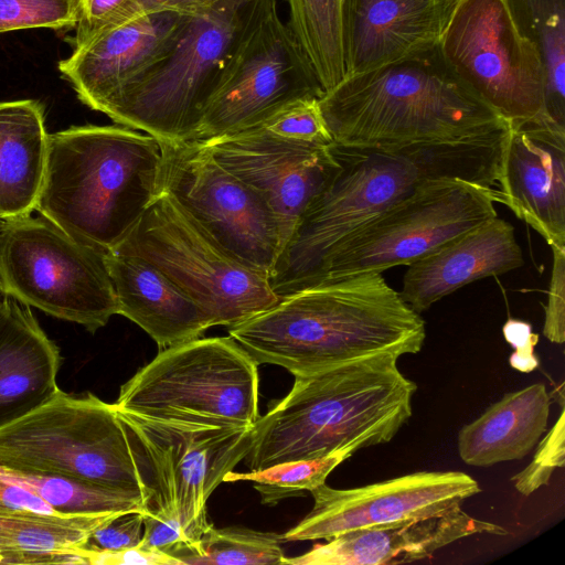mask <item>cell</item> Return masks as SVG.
<instances>
[{"label":"cell","instance_id":"obj_20","mask_svg":"<svg viewBox=\"0 0 565 565\" xmlns=\"http://www.w3.org/2000/svg\"><path fill=\"white\" fill-rule=\"evenodd\" d=\"M455 1L344 0L348 76L435 50Z\"/></svg>","mask_w":565,"mask_h":565},{"label":"cell","instance_id":"obj_46","mask_svg":"<svg viewBox=\"0 0 565 565\" xmlns=\"http://www.w3.org/2000/svg\"><path fill=\"white\" fill-rule=\"evenodd\" d=\"M2 226H3V220H0V233H1Z\"/></svg>","mask_w":565,"mask_h":565},{"label":"cell","instance_id":"obj_43","mask_svg":"<svg viewBox=\"0 0 565 565\" xmlns=\"http://www.w3.org/2000/svg\"><path fill=\"white\" fill-rule=\"evenodd\" d=\"M148 2L178 8L188 12L203 7V0H148Z\"/></svg>","mask_w":565,"mask_h":565},{"label":"cell","instance_id":"obj_4","mask_svg":"<svg viewBox=\"0 0 565 565\" xmlns=\"http://www.w3.org/2000/svg\"><path fill=\"white\" fill-rule=\"evenodd\" d=\"M159 141L125 126L49 134L34 211L103 255L130 233L159 192Z\"/></svg>","mask_w":565,"mask_h":565},{"label":"cell","instance_id":"obj_17","mask_svg":"<svg viewBox=\"0 0 565 565\" xmlns=\"http://www.w3.org/2000/svg\"><path fill=\"white\" fill-rule=\"evenodd\" d=\"M201 141L222 167L265 198L281 224L285 243L339 166L331 143L294 141L260 128Z\"/></svg>","mask_w":565,"mask_h":565},{"label":"cell","instance_id":"obj_11","mask_svg":"<svg viewBox=\"0 0 565 565\" xmlns=\"http://www.w3.org/2000/svg\"><path fill=\"white\" fill-rule=\"evenodd\" d=\"M438 51L449 70L509 126H552L545 117L540 54L509 0H456Z\"/></svg>","mask_w":565,"mask_h":565},{"label":"cell","instance_id":"obj_15","mask_svg":"<svg viewBox=\"0 0 565 565\" xmlns=\"http://www.w3.org/2000/svg\"><path fill=\"white\" fill-rule=\"evenodd\" d=\"M324 90L289 23L269 0L244 38L209 100L194 140L258 126L285 106Z\"/></svg>","mask_w":565,"mask_h":565},{"label":"cell","instance_id":"obj_3","mask_svg":"<svg viewBox=\"0 0 565 565\" xmlns=\"http://www.w3.org/2000/svg\"><path fill=\"white\" fill-rule=\"evenodd\" d=\"M381 352L307 375L252 428L250 471L390 443L412 416L415 382Z\"/></svg>","mask_w":565,"mask_h":565},{"label":"cell","instance_id":"obj_22","mask_svg":"<svg viewBox=\"0 0 565 565\" xmlns=\"http://www.w3.org/2000/svg\"><path fill=\"white\" fill-rule=\"evenodd\" d=\"M524 264L514 227L495 216L408 265L399 295L417 313L457 289Z\"/></svg>","mask_w":565,"mask_h":565},{"label":"cell","instance_id":"obj_24","mask_svg":"<svg viewBox=\"0 0 565 565\" xmlns=\"http://www.w3.org/2000/svg\"><path fill=\"white\" fill-rule=\"evenodd\" d=\"M60 366V349L30 307L7 295L0 302V428L57 392Z\"/></svg>","mask_w":565,"mask_h":565},{"label":"cell","instance_id":"obj_47","mask_svg":"<svg viewBox=\"0 0 565 565\" xmlns=\"http://www.w3.org/2000/svg\"><path fill=\"white\" fill-rule=\"evenodd\" d=\"M1 559H2V556H1V554H0V564H1Z\"/></svg>","mask_w":565,"mask_h":565},{"label":"cell","instance_id":"obj_19","mask_svg":"<svg viewBox=\"0 0 565 565\" xmlns=\"http://www.w3.org/2000/svg\"><path fill=\"white\" fill-rule=\"evenodd\" d=\"M500 203L553 246H565V131L545 122L509 126Z\"/></svg>","mask_w":565,"mask_h":565},{"label":"cell","instance_id":"obj_42","mask_svg":"<svg viewBox=\"0 0 565 565\" xmlns=\"http://www.w3.org/2000/svg\"><path fill=\"white\" fill-rule=\"evenodd\" d=\"M0 503L13 509L38 513L61 514L36 493L3 480H0Z\"/></svg>","mask_w":565,"mask_h":565},{"label":"cell","instance_id":"obj_21","mask_svg":"<svg viewBox=\"0 0 565 565\" xmlns=\"http://www.w3.org/2000/svg\"><path fill=\"white\" fill-rule=\"evenodd\" d=\"M476 534L505 535L495 523L461 507L438 514L340 534L307 553L285 558L291 565H394L431 557L438 550Z\"/></svg>","mask_w":565,"mask_h":565},{"label":"cell","instance_id":"obj_28","mask_svg":"<svg viewBox=\"0 0 565 565\" xmlns=\"http://www.w3.org/2000/svg\"><path fill=\"white\" fill-rule=\"evenodd\" d=\"M540 54L545 76V117L565 130V0H509Z\"/></svg>","mask_w":565,"mask_h":565},{"label":"cell","instance_id":"obj_16","mask_svg":"<svg viewBox=\"0 0 565 565\" xmlns=\"http://www.w3.org/2000/svg\"><path fill=\"white\" fill-rule=\"evenodd\" d=\"M480 491L478 482L461 471H417L353 489L323 483L311 491V511L281 536L284 542L329 541L355 530L446 512Z\"/></svg>","mask_w":565,"mask_h":565},{"label":"cell","instance_id":"obj_12","mask_svg":"<svg viewBox=\"0 0 565 565\" xmlns=\"http://www.w3.org/2000/svg\"><path fill=\"white\" fill-rule=\"evenodd\" d=\"M494 203L500 198L491 185L461 179L430 183L347 237L305 289L348 275L408 266L498 216Z\"/></svg>","mask_w":565,"mask_h":565},{"label":"cell","instance_id":"obj_5","mask_svg":"<svg viewBox=\"0 0 565 565\" xmlns=\"http://www.w3.org/2000/svg\"><path fill=\"white\" fill-rule=\"evenodd\" d=\"M319 105L334 143L402 147L482 137L509 124L427 53L350 75Z\"/></svg>","mask_w":565,"mask_h":565},{"label":"cell","instance_id":"obj_36","mask_svg":"<svg viewBox=\"0 0 565 565\" xmlns=\"http://www.w3.org/2000/svg\"><path fill=\"white\" fill-rule=\"evenodd\" d=\"M565 414L564 408L558 419L540 441L532 461L511 480L515 489L523 495H530L550 482L552 473L565 462Z\"/></svg>","mask_w":565,"mask_h":565},{"label":"cell","instance_id":"obj_31","mask_svg":"<svg viewBox=\"0 0 565 565\" xmlns=\"http://www.w3.org/2000/svg\"><path fill=\"white\" fill-rule=\"evenodd\" d=\"M282 536L241 526L217 529L213 525L201 540L191 544L183 564L260 565L285 564L280 547Z\"/></svg>","mask_w":565,"mask_h":565},{"label":"cell","instance_id":"obj_1","mask_svg":"<svg viewBox=\"0 0 565 565\" xmlns=\"http://www.w3.org/2000/svg\"><path fill=\"white\" fill-rule=\"evenodd\" d=\"M509 127L491 135L402 147L332 142L338 169L298 218L268 275L280 297L303 290L327 257L365 223L424 186L447 179L498 184Z\"/></svg>","mask_w":565,"mask_h":565},{"label":"cell","instance_id":"obj_25","mask_svg":"<svg viewBox=\"0 0 565 565\" xmlns=\"http://www.w3.org/2000/svg\"><path fill=\"white\" fill-rule=\"evenodd\" d=\"M550 407L551 397L543 383L505 394L460 428L459 457L475 467L525 457L546 430Z\"/></svg>","mask_w":565,"mask_h":565},{"label":"cell","instance_id":"obj_35","mask_svg":"<svg viewBox=\"0 0 565 565\" xmlns=\"http://www.w3.org/2000/svg\"><path fill=\"white\" fill-rule=\"evenodd\" d=\"M148 3V0H78V18L71 44L74 50L83 46L105 30L138 14Z\"/></svg>","mask_w":565,"mask_h":565},{"label":"cell","instance_id":"obj_33","mask_svg":"<svg viewBox=\"0 0 565 565\" xmlns=\"http://www.w3.org/2000/svg\"><path fill=\"white\" fill-rule=\"evenodd\" d=\"M78 0H0V33L21 29H70Z\"/></svg>","mask_w":565,"mask_h":565},{"label":"cell","instance_id":"obj_27","mask_svg":"<svg viewBox=\"0 0 565 565\" xmlns=\"http://www.w3.org/2000/svg\"><path fill=\"white\" fill-rule=\"evenodd\" d=\"M117 514H45L0 503L1 564H85L79 548Z\"/></svg>","mask_w":565,"mask_h":565},{"label":"cell","instance_id":"obj_29","mask_svg":"<svg viewBox=\"0 0 565 565\" xmlns=\"http://www.w3.org/2000/svg\"><path fill=\"white\" fill-rule=\"evenodd\" d=\"M289 25L310 60L324 92L348 76L344 0H286Z\"/></svg>","mask_w":565,"mask_h":565},{"label":"cell","instance_id":"obj_45","mask_svg":"<svg viewBox=\"0 0 565 565\" xmlns=\"http://www.w3.org/2000/svg\"><path fill=\"white\" fill-rule=\"evenodd\" d=\"M214 1H217V0H203V6H207Z\"/></svg>","mask_w":565,"mask_h":565},{"label":"cell","instance_id":"obj_2","mask_svg":"<svg viewBox=\"0 0 565 565\" xmlns=\"http://www.w3.org/2000/svg\"><path fill=\"white\" fill-rule=\"evenodd\" d=\"M228 334L257 364L300 376L381 352L416 354L426 326L382 273L364 271L284 297Z\"/></svg>","mask_w":565,"mask_h":565},{"label":"cell","instance_id":"obj_44","mask_svg":"<svg viewBox=\"0 0 565 565\" xmlns=\"http://www.w3.org/2000/svg\"><path fill=\"white\" fill-rule=\"evenodd\" d=\"M7 295L4 294L1 285H0V302L2 301V299L6 297Z\"/></svg>","mask_w":565,"mask_h":565},{"label":"cell","instance_id":"obj_6","mask_svg":"<svg viewBox=\"0 0 565 565\" xmlns=\"http://www.w3.org/2000/svg\"><path fill=\"white\" fill-rule=\"evenodd\" d=\"M269 0H217L190 12L168 53L100 108L157 140H194L205 107Z\"/></svg>","mask_w":565,"mask_h":565},{"label":"cell","instance_id":"obj_40","mask_svg":"<svg viewBox=\"0 0 565 565\" xmlns=\"http://www.w3.org/2000/svg\"><path fill=\"white\" fill-rule=\"evenodd\" d=\"M505 341L514 348L509 358L511 367L519 372L530 373L539 366L534 348L540 338L532 331V326L523 320L510 318L502 327Z\"/></svg>","mask_w":565,"mask_h":565},{"label":"cell","instance_id":"obj_18","mask_svg":"<svg viewBox=\"0 0 565 565\" xmlns=\"http://www.w3.org/2000/svg\"><path fill=\"white\" fill-rule=\"evenodd\" d=\"M189 13L149 2L138 14L74 50L58 63V71L79 100L99 111L168 53Z\"/></svg>","mask_w":565,"mask_h":565},{"label":"cell","instance_id":"obj_9","mask_svg":"<svg viewBox=\"0 0 565 565\" xmlns=\"http://www.w3.org/2000/svg\"><path fill=\"white\" fill-rule=\"evenodd\" d=\"M111 252L150 263L201 307L213 327L242 323L281 299L266 273L227 252L162 190Z\"/></svg>","mask_w":565,"mask_h":565},{"label":"cell","instance_id":"obj_41","mask_svg":"<svg viewBox=\"0 0 565 565\" xmlns=\"http://www.w3.org/2000/svg\"><path fill=\"white\" fill-rule=\"evenodd\" d=\"M79 552L89 565H181L173 556L141 545L115 552L81 547Z\"/></svg>","mask_w":565,"mask_h":565},{"label":"cell","instance_id":"obj_10","mask_svg":"<svg viewBox=\"0 0 565 565\" xmlns=\"http://www.w3.org/2000/svg\"><path fill=\"white\" fill-rule=\"evenodd\" d=\"M0 285L21 303L93 333L117 315L105 255L77 243L42 215L3 221Z\"/></svg>","mask_w":565,"mask_h":565},{"label":"cell","instance_id":"obj_30","mask_svg":"<svg viewBox=\"0 0 565 565\" xmlns=\"http://www.w3.org/2000/svg\"><path fill=\"white\" fill-rule=\"evenodd\" d=\"M0 480L29 489L61 514H105L148 510V507L136 498L63 476L0 466Z\"/></svg>","mask_w":565,"mask_h":565},{"label":"cell","instance_id":"obj_8","mask_svg":"<svg viewBox=\"0 0 565 565\" xmlns=\"http://www.w3.org/2000/svg\"><path fill=\"white\" fill-rule=\"evenodd\" d=\"M257 365L231 337L198 338L160 350L121 386L115 406L160 422L252 428Z\"/></svg>","mask_w":565,"mask_h":565},{"label":"cell","instance_id":"obj_37","mask_svg":"<svg viewBox=\"0 0 565 565\" xmlns=\"http://www.w3.org/2000/svg\"><path fill=\"white\" fill-rule=\"evenodd\" d=\"M143 530V511L119 513L97 527L83 546L93 551H122L139 545Z\"/></svg>","mask_w":565,"mask_h":565},{"label":"cell","instance_id":"obj_23","mask_svg":"<svg viewBox=\"0 0 565 565\" xmlns=\"http://www.w3.org/2000/svg\"><path fill=\"white\" fill-rule=\"evenodd\" d=\"M105 262L117 315L138 324L160 350L198 339L213 327L201 307L150 263L117 252L107 253Z\"/></svg>","mask_w":565,"mask_h":565},{"label":"cell","instance_id":"obj_13","mask_svg":"<svg viewBox=\"0 0 565 565\" xmlns=\"http://www.w3.org/2000/svg\"><path fill=\"white\" fill-rule=\"evenodd\" d=\"M117 411L145 468L148 509L175 519L189 542L198 543L213 525L207 500L248 454L253 427L169 423Z\"/></svg>","mask_w":565,"mask_h":565},{"label":"cell","instance_id":"obj_32","mask_svg":"<svg viewBox=\"0 0 565 565\" xmlns=\"http://www.w3.org/2000/svg\"><path fill=\"white\" fill-rule=\"evenodd\" d=\"M350 457V454L342 451L317 459L281 462L257 471L242 473L232 470L226 473L224 481H253L262 495V503L275 505L326 483L333 469Z\"/></svg>","mask_w":565,"mask_h":565},{"label":"cell","instance_id":"obj_26","mask_svg":"<svg viewBox=\"0 0 565 565\" xmlns=\"http://www.w3.org/2000/svg\"><path fill=\"white\" fill-rule=\"evenodd\" d=\"M47 138L41 103L0 102V220L34 211L44 175Z\"/></svg>","mask_w":565,"mask_h":565},{"label":"cell","instance_id":"obj_7","mask_svg":"<svg viewBox=\"0 0 565 565\" xmlns=\"http://www.w3.org/2000/svg\"><path fill=\"white\" fill-rule=\"evenodd\" d=\"M0 466L76 479L151 500L145 468L114 404L62 390L0 428Z\"/></svg>","mask_w":565,"mask_h":565},{"label":"cell","instance_id":"obj_34","mask_svg":"<svg viewBox=\"0 0 565 565\" xmlns=\"http://www.w3.org/2000/svg\"><path fill=\"white\" fill-rule=\"evenodd\" d=\"M280 138L315 145H330L332 137L327 128L319 98H302L279 109L258 126Z\"/></svg>","mask_w":565,"mask_h":565},{"label":"cell","instance_id":"obj_14","mask_svg":"<svg viewBox=\"0 0 565 565\" xmlns=\"http://www.w3.org/2000/svg\"><path fill=\"white\" fill-rule=\"evenodd\" d=\"M167 192L232 255L270 274L285 243L265 198L222 167L201 140H158Z\"/></svg>","mask_w":565,"mask_h":565},{"label":"cell","instance_id":"obj_38","mask_svg":"<svg viewBox=\"0 0 565 565\" xmlns=\"http://www.w3.org/2000/svg\"><path fill=\"white\" fill-rule=\"evenodd\" d=\"M553 266L545 306L543 334L551 342L565 341V246H553Z\"/></svg>","mask_w":565,"mask_h":565},{"label":"cell","instance_id":"obj_39","mask_svg":"<svg viewBox=\"0 0 565 565\" xmlns=\"http://www.w3.org/2000/svg\"><path fill=\"white\" fill-rule=\"evenodd\" d=\"M189 544L191 543L175 519L150 509L143 511V532L139 545L177 558Z\"/></svg>","mask_w":565,"mask_h":565}]
</instances>
